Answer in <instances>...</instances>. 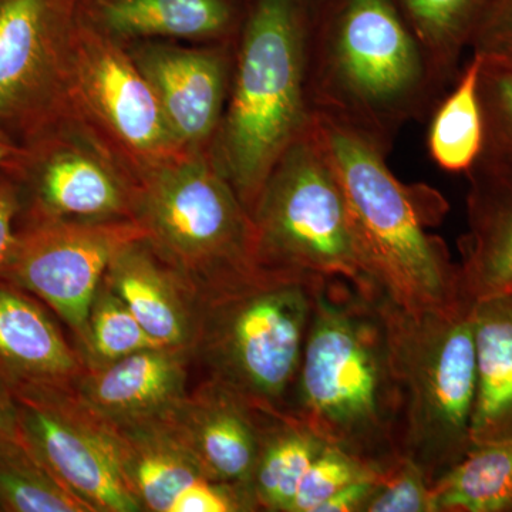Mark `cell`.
<instances>
[{
    "mask_svg": "<svg viewBox=\"0 0 512 512\" xmlns=\"http://www.w3.org/2000/svg\"><path fill=\"white\" fill-rule=\"evenodd\" d=\"M483 57L471 53L463 70L431 111L427 150L441 170L467 174L483 153L484 120L480 100Z\"/></svg>",
    "mask_w": 512,
    "mask_h": 512,
    "instance_id": "25",
    "label": "cell"
},
{
    "mask_svg": "<svg viewBox=\"0 0 512 512\" xmlns=\"http://www.w3.org/2000/svg\"><path fill=\"white\" fill-rule=\"evenodd\" d=\"M480 100L484 120L480 158L512 170V66L483 57Z\"/></svg>",
    "mask_w": 512,
    "mask_h": 512,
    "instance_id": "29",
    "label": "cell"
},
{
    "mask_svg": "<svg viewBox=\"0 0 512 512\" xmlns=\"http://www.w3.org/2000/svg\"><path fill=\"white\" fill-rule=\"evenodd\" d=\"M434 512L512 511V440L473 444L431 484Z\"/></svg>",
    "mask_w": 512,
    "mask_h": 512,
    "instance_id": "26",
    "label": "cell"
},
{
    "mask_svg": "<svg viewBox=\"0 0 512 512\" xmlns=\"http://www.w3.org/2000/svg\"><path fill=\"white\" fill-rule=\"evenodd\" d=\"M383 471L333 444H326L303 476L288 512H316L346 485Z\"/></svg>",
    "mask_w": 512,
    "mask_h": 512,
    "instance_id": "30",
    "label": "cell"
},
{
    "mask_svg": "<svg viewBox=\"0 0 512 512\" xmlns=\"http://www.w3.org/2000/svg\"><path fill=\"white\" fill-rule=\"evenodd\" d=\"M158 346L126 303L101 282L87 319L86 338L77 348L84 367L107 366L133 353Z\"/></svg>",
    "mask_w": 512,
    "mask_h": 512,
    "instance_id": "28",
    "label": "cell"
},
{
    "mask_svg": "<svg viewBox=\"0 0 512 512\" xmlns=\"http://www.w3.org/2000/svg\"><path fill=\"white\" fill-rule=\"evenodd\" d=\"M379 296L320 281L288 413L384 471L403 456V396Z\"/></svg>",
    "mask_w": 512,
    "mask_h": 512,
    "instance_id": "1",
    "label": "cell"
},
{
    "mask_svg": "<svg viewBox=\"0 0 512 512\" xmlns=\"http://www.w3.org/2000/svg\"><path fill=\"white\" fill-rule=\"evenodd\" d=\"M103 282L126 303L158 345L192 352L197 298L146 238L130 242L117 252Z\"/></svg>",
    "mask_w": 512,
    "mask_h": 512,
    "instance_id": "20",
    "label": "cell"
},
{
    "mask_svg": "<svg viewBox=\"0 0 512 512\" xmlns=\"http://www.w3.org/2000/svg\"><path fill=\"white\" fill-rule=\"evenodd\" d=\"M366 512H434L429 478L412 458L400 457L383 471Z\"/></svg>",
    "mask_w": 512,
    "mask_h": 512,
    "instance_id": "31",
    "label": "cell"
},
{
    "mask_svg": "<svg viewBox=\"0 0 512 512\" xmlns=\"http://www.w3.org/2000/svg\"><path fill=\"white\" fill-rule=\"evenodd\" d=\"M326 441L291 413L266 414L251 491L258 511L288 512Z\"/></svg>",
    "mask_w": 512,
    "mask_h": 512,
    "instance_id": "23",
    "label": "cell"
},
{
    "mask_svg": "<svg viewBox=\"0 0 512 512\" xmlns=\"http://www.w3.org/2000/svg\"><path fill=\"white\" fill-rule=\"evenodd\" d=\"M188 349L151 348L86 369L74 383L84 402L114 427L163 420L188 390Z\"/></svg>",
    "mask_w": 512,
    "mask_h": 512,
    "instance_id": "16",
    "label": "cell"
},
{
    "mask_svg": "<svg viewBox=\"0 0 512 512\" xmlns=\"http://www.w3.org/2000/svg\"><path fill=\"white\" fill-rule=\"evenodd\" d=\"M23 147L22 220H136V174L73 114Z\"/></svg>",
    "mask_w": 512,
    "mask_h": 512,
    "instance_id": "10",
    "label": "cell"
},
{
    "mask_svg": "<svg viewBox=\"0 0 512 512\" xmlns=\"http://www.w3.org/2000/svg\"><path fill=\"white\" fill-rule=\"evenodd\" d=\"M247 511H258L251 491L202 477L175 498L170 512Z\"/></svg>",
    "mask_w": 512,
    "mask_h": 512,
    "instance_id": "32",
    "label": "cell"
},
{
    "mask_svg": "<svg viewBox=\"0 0 512 512\" xmlns=\"http://www.w3.org/2000/svg\"><path fill=\"white\" fill-rule=\"evenodd\" d=\"M308 79L313 111L387 151L448 90L392 0H333L312 16Z\"/></svg>",
    "mask_w": 512,
    "mask_h": 512,
    "instance_id": "3",
    "label": "cell"
},
{
    "mask_svg": "<svg viewBox=\"0 0 512 512\" xmlns=\"http://www.w3.org/2000/svg\"><path fill=\"white\" fill-rule=\"evenodd\" d=\"M53 315L35 296L0 278V382L10 392L73 386L86 370Z\"/></svg>",
    "mask_w": 512,
    "mask_h": 512,
    "instance_id": "18",
    "label": "cell"
},
{
    "mask_svg": "<svg viewBox=\"0 0 512 512\" xmlns=\"http://www.w3.org/2000/svg\"><path fill=\"white\" fill-rule=\"evenodd\" d=\"M380 476L382 474L362 478V480L346 485L320 505L316 512H366L367 505L376 493Z\"/></svg>",
    "mask_w": 512,
    "mask_h": 512,
    "instance_id": "35",
    "label": "cell"
},
{
    "mask_svg": "<svg viewBox=\"0 0 512 512\" xmlns=\"http://www.w3.org/2000/svg\"><path fill=\"white\" fill-rule=\"evenodd\" d=\"M146 238L136 220H22L0 278L45 303L73 333L76 349L110 262L130 242Z\"/></svg>",
    "mask_w": 512,
    "mask_h": 512,
    "instance_id": "11",
    "label": "cell"
},
{
    "mask_svg": "<svg viewBox=\"0 0 512 512\" xmlns=\"http://www.w3.org/2000/svg\"><path fill=\"white\" fill-rule=\"evenodd\" d=\"M66 2L69 3V5H72L74 6V8H76L77 3L82 2V0H66Z\"/></svg>",
    "mask_w": 512,
    "mask_h": 512,
    "instance_id": "39",
    "label": "cell"
},
{
    "mask_svg": "<svg viewBox=\"0 0 512 512\" xmlns=\"http://www.w3.org/2000/svg\"><path fill=\"white\" fill-rule=\"evenodd\" d=\"M471 53L512 66V0H497L474 39Z\"/></svg>",
    "mask_w": 512,
    "mask_h": 512,
    "instance_id": "33",
    "label": "cell"
},
{
    "mask_svg": "<svg viewBox=\"0 0 512 512\" xmlns=\"http://www.w3.org/2000/svg\"><path fill=\"white\" fill-rule=\"evenodd\" d=\"M333 0H305L306 6L311 10V15L315 16L316 13H319L320 10L325 9L326 6H329Z\"/></svg>",
    "mask_w": 512,
    "mask_h": 512,
    "instance_id": "38",
    "label": "cell"
},
{
    "mask_svg": "<svg viewBox=\"0 0 512 512\" xmlns=\"http://www.w3.org/2000/svg\"><path fill=\"white\" fill-rule=\"evenodd\" d=\"M322 279L256 265L202 293L192 359L259 412L288 413Z\"/></svg>",
    "mask_w": 512,
    "mask_h": 512,
    "instance_id": "5",
    "label": "cell"
},
{
    "mask_svg": "<svg viewBox=\"0 0 512 512\" xmlns=\"http://www.w3.org/2000/svg\"><path fill=\"white\" fill-rule=\"evenodd\" d=\"M70 111L138 175L183 153L127 47L74 13L67 53Z\"/></svg>",
    "mask_w": 512,
    "mask_h": 512,
    "instance_id": "9",
    "label": "cell"
},
{
    "mask_svg": "<svg viewBox=\"0 0 512 512\" xmlns=\"http://www.w3.org/2000/svg\"><path fill=\"white\" fill-rule=\"evenodd\" d=\"M124 46L153 87L180 147L210 150L231 86L235 55L231 43L184 47L147 40Z\"/></svg>",
    "mask_w": 512,
    "mask_h": 512,
    "instance_id": "14",
    "label": "cell"
},
{
    "mask_svg": "<svg viewBox=\"0 0 512 512\" xmlns=\"http://www.w3.org/2000/svg\"><path fill=\"white\" fill-rule=\"evenodd\" d=\"M266 414L207 377L165 421L205 477L251 491Z\"/></svg>",
    "mask_w": 512,
    "mask_h": 512,
    "instance_id": "15",
    "label": "cell"
},
{
    "mask_svg": "<svg viewBox=\"0 0 512 512\" xmlns=\"http://www.w3.org/2000/svg\"><path fill=\"white\" fill-rule=\"evenodd\" d=\"M466 234L460 238L461 289L473 302L512 291V170L478 160L467 173Z\"/></svg>",
    "mask_w": 512,
    "mask_h": 512,
    "instance_id": "19",
    "label": "cell"
},
{
    "mask_svg": "<svg viewBox=\"0 0 512 512\" xmlns=\"http://www.w3.org/2000/svg\"><path fill=\"white\" fill-rule=\"evenodd\" d=\"M73 19L66 0H0V130L22 146L72 114Z\"/></svg>",
    "mask_w": 512,
    "mask_h": 512,
    "instance_id": "12",
    "label": "cell"
},
{
    "mask_svg": "<svg viewBox=\"0 0 512 512\" xmlns=\"http://www.w3.org/2000/svg\"><path fill=\"white\" fill-rule=\"evenodd\" d=\"M394 372L402 387V454L431 484L471 447L476 345L471 303L409 311L379 296Z\"/></svg>",
    "mask_w": 512,
    "mask_h": 512,
    "instance_id": "6",
    "label": "cell"
},
{
    "mask_svg": "<svg viewBox=\"0 0 512 512\" xmlns=\"http://www.w3.org/2000/svg\"><path fill=\"white\" fill-rule=\"evenodd\" d=\"M248 0H82L77 18L121 45L147 40H237Z\"/></svg>",
    "mask_w": 512,
    "mask_h": 512,
    "instance_id": "17",
    "label": "cell"
},
{
    "mask_svg": "<svg viewBox=\"0 0 512 512\" xmlns=\"http://www.w3.org/2000/svg\"><path fill=\"white\" fill-rule=\"evenodd\" d=\"M136 221L195 298L258 265L251 215L210 150H185L138 175Z\"/></svg>",
    "mask_w": 512,
    "mask_h": 512,
    "instance_id": "7",
    "label": "cell"
},
{
    "mask_svg": "<svg viewBox=\"0 0 512 512\" xmlns=\"http://www.w3.org/2000/svg\"><path fill=\"white\" fill-rule=\"evenodd\" d=\"M429 57L434 72L450 87L460 60L471 49L497 0H392Z\"/></svg>",
    "mask_w": 512,
    "mask_h": 512,
    "instance_id": "24",
    "label": "cell"
},
{
    "mask_svg": "<svg viewBox=\"0 0 512 512\" xmlns=\"http://www.w3.org/2000/svg\"><path fill=\"white\" fill-rule=\"evenodd\" d=\"M113 429L121 476L141 511L170 512L175 498L205 477L165 419Z\"/></svg>",
    "mask_w": 512,
    "mask_h": 512,
    "instance_id": "22",
    "label": "cell"
},
{
    "mask_svg": "<svg viewBox=\"0 0 512 512\" xmlns=\"http://www.w3.org/2000/svg\"><path fill=\"white\" fill-rule=\"evenodd\" d=\"M305 0H249L227 106L210 153L249 215L279 158L312 120Z\"/></svg>",
    "mask_w": 512,
    "mask_h": 512,
    "instance_id": "4",
    "label": "cell"
},
{
    "mask_svg": "<svg viewBox=\"0 0 512 512\" xmlns=\"http://www.w3.org/2000/svg\"><path fill=\"white\" fill-rule=\"evenodd\" d=\"M19 434L18 404L12 392L0 382V447Z\"/></svg>",
    "mask_w": 512,
    "mask_h": 512,
    "instance_id": "36",
    "label": "cell"
},
{
    "mask_svg": "<svg viewBox=\"0 0 512 512\" xmlns=\"http://www.w3.org/2000/svg\"><path fill=\"white\" fill-rule=\"evenodd\" d=\"M476 345L473 444L512 440V291L471 303Z\"/></svg>",
    "mask_w": 512,
    "mask_h": 512,
    "instance_id": "21",
    "label": "cell"
},
{
    "mask_svg": "<svg viewBox=\"0 0 512 512\" xmlns=\"http://www.w3.org/2000/svg\"><path fill=\"white\" fill-rule=\"evenodd\" d=\"M251 218L259 266L343 279L369 298L380 295L360 262L342 188L311 126L279 158Z\"/></svg>",
    "mask_w": 512,
    "mask_h": 512,
    "instance_id": "8",
    "label": "cell"
},
{
    "mask_svg": "<svg viewBox=\"0 0 512 512\" xmlns=\"http://www.w3.org/2000/svg\"><path fill=\"white\" fill-rule=\"evenodd\" d=\"M23 153H25V147L15 138L10 137L8 133L0 130V173L2 171L10 173L15 170Z\"/></svg>",
    "mask_w": 512,
    "mask_h": 512,
    "instance_id": "37",
    "label": "cell"
},
{
    "mask_svg": "<svg viewBox=\"0 0 512 512\" xmlns=\"http://www.w3.org/2000/svg\"><path fill=\"white\" fill-rule=\"evenodd\" d=\"M22 191L18 180L9 171L0 173V265L15 239L20 212H22Z\"/></svg>",
    "mask_w": 512,
    "mask_h": 512,
    "instance_id": "34",
    "label": "cell"
},
{
    "mask_svg": "<svg viewBox=\"0 0 512 512\" xmlns=\"http://www.w3.org/2000/svg\"><path fill=\"white\" fill-rule=\"evenodd\" d=\"M311 128L338 178L357 254L377 292L409 311L470 302L446 242L430 232L446 218L444 195L403 183L387 164L390 151L349 124L313 111Z\"/></svg>",
    "mask_w": 512,
    "mask_h": 512,
    "instance_id": "2",
    "label": "cell"
},
{
    "mask_svg": "<svg viewBox=\"0 0 512 512\" xmlns=\"http://www.w3.org/2000/svg\"><path fill=\"white\" fill-rule=\"evenodd\" d=\"M19 437L92 512H140L121 476L113 426L73 386L12 393Z\"/></svg>",
    "mask_w": 512,
    "mask_h": 512,
    "instance_id": "13",
    "label": "cell"
},
{
    "mask_svg": "<svg viewBox=\"0 0 512 512\" xmlns=\"http://www.w3.org/2000/svg\"><path fill=\"white\" fill-rule=\"evenodd\" d=\"M0 512H92L33 454L19 434L0 447Z\"/></svg>",
    "mask_w": 512,
    "mask_h": 512,
    "instance_id": "27",
    "label": "cell"
}]
</instances>
